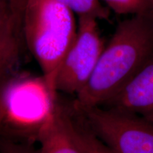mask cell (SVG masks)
I'll use <instances>...</instances> for the list:
<instances>
[{"label": "cell", "instance_id": "1", "mask_svg": "<svg viewBox=\"0 0 153 153\" xmlns=\"http://www.w3.org/2000/svg\"><path fill=\"white\" fill-rule=\"evenodd\" d=\"M152 56V13L133 15L120 22L73 106H101L128 83Z\"/></svg>", "mask_w": 153, "mask_h": 153}, {"label": "cell", "instance_id": "2", "mask_svg": "<svg viewBox=\"0 0 153 153\" xmlns=\"http://www.w3.org/2000/svg\"><path fill=\"white\" fill-rule=\"evenodd\" d=\"M73 12L56 0H27L22 33L41 67L48 99L55 104L57 72L76 36Z\"/></svg>", "mask_w": 153, "mask_h": 153}, {"label": "cell", "instance_id": "3", "mask_svg": "<svg viewBox=\"0 0 153 153\" xmlns=\"http://www.w3.org/2000/svg\"><path fill=\"white\" fill-rule=\"evenodd\" d=\"M94 135L114 153H153V124L100 106H74Z\"/></svg>", "mask_w": 153, "mask_h": 153}, {"label": "cell", "instance_id": "4", "mask_svg": "<svg viewBox=\"0 0 153 153\" xmlns=\"http://www.w3.org/2000/svg\"><path fill=\"white\" fill-rule=\"evenodd\" d=\"M97 19L80 16L73 44L55 78V91L77 94L89 81L104 48Z\"/></svg>", "mask_w": 153, "mask_h": 153}, {"label": "cell", "instance_id": "5", "mask_svg": "<svg viewBox=\"0 0 153 153\" xmlns=\"http://www.w3.org/2000/svg\"><path fill=\"white\" fill-rule=\"evenodd\" d=\"M100 106L136 115L153 124V56L128 83Z\"/></svg>", "mask_w": 153, "mask_h": 153}, {"label": "cell", "instance_id": "6", "mask_svg": "<svg viewBox=\"0 0 153 153\" xmlns=\"http://www.w3.org/2000/svg\"><path fill=\"white\" fill-rule=\"evenodd\" d=\"M22 35V25L8 7L0 20V92L18 63Z\"/></svg>", "mask_w": 153, "mask_h": 153}, {"label": "cell", "instance_id": "7", "mask_svg": "<svg viewBox=\"0 0 153 153\" xmlns=\"http://www.w3.org/2000/svg\"><path fill=\"white\" fill-rule=\"evenodd\" d=\"M38 139V153H81L67 129L60 107L55 104L40 128Z\"/></svg>", "mask_w": 153, "mask_h": 153}, {"label": "cell", "instance_id": "8", "mask_svg": "<svg viewBox=\"0 0 153 153\" xmlns=\"http://www.w3.org/2000/svg\"><path fill=\"white\" fill-rule=\"evenodd\" d=\"M60 108L67 129L80 152L114 153L96 136L74 108V116L61 107Z\"/></svg>", "mask_w": 153, "mask_h": 153}, {"label": "cell", "instance_id": "9", "mask_svg": "<svg viewBox=\"0 0 153 153\" xmlns=\"http://www.w3.org/2000/svg\"><path fill=\"white\" fill-rule=\"evenodd\" d=\"M80 16H92L108 20L109 9L101 5L99 0H56Z\"/></svg>", "mask_w": 153, "mask_h": 153}, {"label": "cell", "instance_id": "10", "mask_svg": "<svg viewBox=\"0 0 153 153\" xmlns=\"http://www.w3.org/2000/svg\"><path fill=\"white\" fill-rule=\"evenodd\" d=\"M118 14H142L152 13L149 0H104Z\"/></svg>", "mask_w": 153, "mask_h": 153}, {"label": "cell", "instance_id": "11", "mask_svg": "<svg viewBox=\"0 0 153 153\" xmlns=\"http://www.w3.org/2000/svg\"><path fill=\"white\" fill-rule=\"evenodd\" d=\"M0 153H38V151L28 145L4 140L0 143Z\"/></svg>", "mask_w": 153, "mask_h": 153}, {"label": "cell", "instance_id": "12", "mask_svg": "<svg viewBox=\"0 0 153 153\" xmlns=\"http://www.w3.org/2000/svg\"><path fill=\"white\" fill-rule=\"evenodd\" d=\"M9 11L19 24H22V16L27 0H7Z\"/></svg>", "mask_w": 153, "mask_h": 153}, {"label": "cell", "instance_id": "13", "mask_svg": "<svg viewBox=\"0 0 153 153\" xmlns=\"http://www.w3.org/2000/svg\"><path fill=\"white\" fill-rule=\"evenodd\" d=\"M6 113H7V104H6L5 99L4 98L3 94L0 92V128L5 118Z\"/></svg>", "mask_w": 153, "mask_h": 153}, {"label": "cell", "instance_id": "14", "mask_svg": "<svg viewBox=\"0 0 153 153\" xmlns=\"http://www.w3.org/2000/svg\"><path fill=\"white\" fill-rule=\"evenodd\" d=\"M7 9H8V4L7 0H0V20Z\"/></svg>", "mask_w": 153, "mask_h": 153}, {"label": "cell", "instance_id": "15", "mask_svg": "<svg viewBox=\"0 0 153 153\" xmlns=\"http://www.w3.org/2000/svg\"><path fill=\"white\" fill-rule=\"evenodd\" d=\"M149 1H150L151 7H152V14H153V0H149Z\"/></svg>", "mask_w": 153, "mask_h": 153}]
</instances>
